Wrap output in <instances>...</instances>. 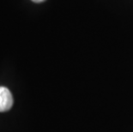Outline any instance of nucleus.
I'll list each match as a JSON object with an SVG mask.
<instances>
[{
  "mask_svg": "<svg viewBox=\"0 0 133 132\" xmlns=\"http://www.w3.org/2000/svg\"><path fill=\"white\" fill-rule=\"evenodd\" d=\"M13 105V96L5 87H0V112L9 111Z\"/></svg>",
  "mask_w": 133,
  "mask_h": 132,
  "instance_id": "1",
  "label": "nucleus"
},
{
  "mask_svg": "<svg viewBox=\"0 0 133 132\" xmlns=\"http://www.w3.org/2000/svg\"><path fill=\"white\" fill-rule=\"evenodd\" d=\"M32 1L35 3H42V2L46 1V0H32Z\"/></svg>",
  "mask_w": 133,
  "mask_h": 132,
  "instance_id": "2",
  "label": "nucleus"
}]
</instances>
